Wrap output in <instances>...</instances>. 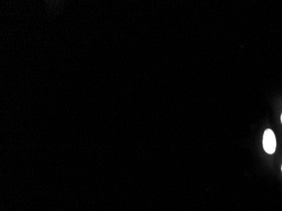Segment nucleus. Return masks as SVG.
<instances>
[{
    "label": "nucleus",
    "mask_w": 282,
    "mask_h": 211,
    "mask_svg": "<svg viewBox=\"0 0 282 211\" xmlns=\"http://www.w3.org/2000/svg\"><path fill=\"white\" fill-rule=\"evenodd\" d=\"M281 120H282V118H281Z\"/></svg>",
    "instance_id": "2"
},
{
    "label": "nucleus",
    "mask_w": 282,
    "mask_h": 211,
    "mask_svg": "<svg viewBox=\"0 0 282 211\" xmlns=\"http://www.w3.org/2000/svg\"><path fill=\"white\" fill-rule=\"evenodd\" d=\"M263 147L264 151L269 155L276 152V138L271 129H266L263 133Z\"/></svg>",
    "instance_id": "1"
},
{
    "label": "nucleus",
    "mask_w": 282,
    "mask_h": 211,
    "mask_svg": "<svg viewBox=\"0 0 282 211\" xmlns=\"http://www.w3.org/2000/svg\"></svg>",
    "instance_id": "3"
}]
</instances>
